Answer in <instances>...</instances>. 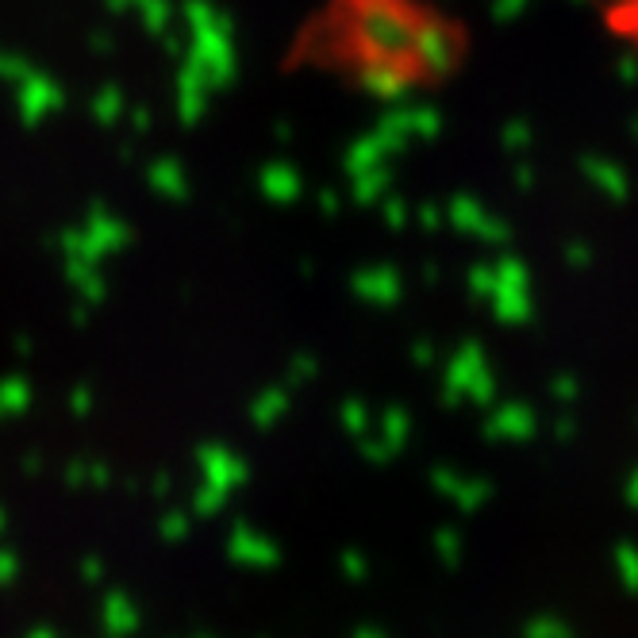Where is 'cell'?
Listing matches in <instances>:
<instances>
[{
  "label": "cell",
  "mask_w": 638,
  "mask_h": 638,
  "mask_svg": "<svg viewBox=\"0 0 638 638\" xmlns=\"http://www.w3.org/2000/svg\"><path fill=\"white\" fill-rule=\"evenodd\" d=\"M196 465H201L204 485L196 488L193 508L201 515H216L219 508L227 505V496L246 481V465H243V458H235L227 446H201V450H196Z\"/></svg>",
  "instance_id": "2"
},
{
  "label": "cell",
  "mask_w": 638,
  "mask_h": 638,
  "mask_svg": "<svg viewBox=\"0 0 638 638\" xmlns=\"http://www.w3.org/2000/svg\"><path fill=\"white\" fill-rule=\"evenodd\" d=\"M27 638H59V635H54V630H47V627H39V630H31Z\"/></svg>",
  "instance_id": "17"
},
{
  "label": "cell",
  "mask_w": 638,
  "mask_h": 638,
  "mask_svg": "<svg viewBox=\"0 0 638 638\" xmlns=\"http://www.w3.org/2000/svg\"><path fill=\"white\" fill-rule=\"evenodd\" d=\"M16 577H20V558H16V550H9V546H0V585H12Z\"/></svg>",
  "instance_id": "13"
},
{
  "label": "cell",
  "mask_w": 638,
  "mask_h": 638,
  "mask_svg": "<svg viewBox=\"0 0 638 638\" xmlns=\"http://www.w3.org/2000/svg\"><path fill=\"white\" fill-rule=\"evenodd\" d=\"M285 404H289V396L281 393V388H269L266 396H258V400H254L251 420L258 423V428H269V423H278V416L285 412Z\"/></svg>",
  "instance_id": "10"
},
{
  "label": "cell",
  "mask_w": 638,
  "mask_h": 638,
  "mask_svg": "<svg viewBox=\"0 0 638 638\" xmlns=\"http://www.w3.org/2000/svg\"><path fill=\"white\" fill-rule=\"evenodd\" d=\"M196 638H208V635H196Z\"/></svg>",
  "instance_id": "19"
},
{
  "label": "cell",
  "mask_w": 638,
  "mask_h": 638,
  "mask_svg": "<svg viewBox=\"0 0 638 638\" xmlns=\"http://www.w3.org/2000/svg\"><path fill=\"white\" fill-rule=\"evenodd\" d=\"M81 577L89 580V585H97V580L104 577V562H101V558H85V562H81Z\"/></svg>",
  "instance_id": "15"
},
{
  "label": "cell",
  "mask_w": 638,
  "mask_h": 638,
  "mask_svg": "<svg viewBox=\"0 0 638 638\" xmlns=\"http://www.w3.org/2000/svg\"><path fill=\"white\" fill-rule=\"evenodd\" d=\"M69 412H74V416H89V412H93V388L77 385L74 393H69Z\"/></svg>",
  "instance_id": "14"
},
{
  "label": "cell",
  "mask_w": 638,
  "mask_h": 638,
  "mask_svg": "<svg viewBox=\"0 0 638 638\" xmlns=\"http://www.w3.org/2000/svg\"><path fill=\"white\" fill-rule=\"evenodd\" d=\"M131 243V227L119 216H112L109 208L93 204L81 227L62 235V258H66V278L74 281L77 296H81L85 308H97V304L109 296V281H104L101 261L119 254Z\"/></svg>",
  "instance_id": "1"
},
{
  "label": "cell",
  "mask_w": 638,
  "mask_h": 638,
  "mask_svg": "<svg viewBox=\"0 0 638 638\" xmlns=\"http://www.w3.org/2000/svg\"><path fill=\"white\" fill-rule=\"evenodd\" d=\"M101 623L104 638H131L143 623V615H139V604L127 592H109L101 604Z\"/></svg>",
  "instance_id": "5"
},
{
  "label": "cell",
  "mask_w": 638,
  "mask_h": 638,
  "mask_svg": "<svg viewBox=\"0 0 638 638\" xmlns=\"http://www.w3.org/2000/svg\"><path fill=\"white\" fill-rule=\"evenodd\" d=\"M154 496H166L169 488H174V481H169V473H158V477H154Z\"/></svg>",
  "instance_id": "16"
},
{
  "label": "cell",
  "mask_w": 638,
  "mask_h": 638,
  "mask_svg": "<svg viewBox=\"0 0 638 638\" xmlns=\"http://www.w3.org/2000/svg\"><path fill=\"white\" fill-rule=\"evenodd\" d=\"M116 116H119V93L109 89V93L97 97V119H101V124H112Z\"/></svg>",
  "instance_id": "12"
},
{
  "label": "cell",
  "mask_w": 638,
  "mask_h": 638,
  "mask_svg": "<svg viewBox=\"0 0 638 638\" xmlns=\"http://www.w3.org/2000/svg\"><path fill=\"white\" fill-rule=\"evenodd\" d=\"M227 554L235 558V562H243V565H254V570L278 562L273 543H269L266 535H258V531H251L246 523H239V527L231 531V538H227Z\"/></svg>",
  "instance_id": "4"
},
{
  "label": "cell",
  "mask_w": 638,
  "mask_h": 638,
  "mask_svg": "<svg viewBox=\"0 0 638 638\" xmlns=\"http://www.w3.org/2000/svg\"><path fill=\"white\" fill-rule=\"evenodd\" d=\"M4 523H9V520H4V512H0V531H4Z\"/></svg>",
  "instance_id": "18"
},
{
  "label": "cell",
  "mask_w": 638,
  "mask_h": 638,
  "mask_svg": "<svg viewBox=\"0 0 638 638\" xmlns=\"http://www.w3.org/2000/svg\"><path fill=\"white\" fill-rule=\"evenodd\" d=\"M31 408V385L24 378L0 381V420H12V416H24Z\"/></svg>",
  "instance_id": "7"
},
{
  "label": "cell",
  "mask_w": 638,
  "mask_h": 638,
  "mask_svg": "<svg viewBox=\"0 0 638 638\" xmlns=\"http://www.w3.org/2000/svg\"><path fill=\"white\" fill-rule=\"evenodd\" d=\"M296 189H301V181H296V174H293V169H285V166H273V169H266V174H261V193H266V196H273V201H278V204L293 201V196H296Z\"/></svg>",
  "instance_id": "8"
},
{
  "label": "cell",
  "mask_w": 638,
  "mask_h": 638,
  "mask_svg": "<svg viewBox=\"0 0 638 638\" xmlns=\"http://www.w3.org/2000/svg\"><path fill=\"white\" fill-rule=\"evenodd\" d=\"M59 104H62L59 85L42 81V77H35L24 69V81H20V116H24L27 124H39L42 116L59 112Z\"/></svg>",
  "instance_id": "3"
},
{
  "label": "cell",
  "mask_w": 638,
  "mask_h": 638,
  "mask_svg": "<svg viewBox=\"0 0 638 638\" xmlns=\"http://www.w3.org/2000/svg\"><path fill=\"white\" fill-rule=\"evenodd\" d=\"M66 485H93V488H104L112 485V470L104 462H69L66 465Z\"/></svg>",
  "instance_id": "9"
},
{
  "label": "cell",
  "mask_w": 638,
  "mask_h": 638,
  "mask_svg": "<svg viewBox=\"0 0 638 638\" xmlns=\"http://www.w3.org/2000/svg\"><path fill=\"white\" fill-rule=\"evenodd\" d=\"M158 535L166 538V543H181V538L189 535V512H177V508H169V512L158 520Z\"/></svg>",
  "instance_id": "11"
},
{
  "label": "cell",
  "mask_w": 638,
  "mask_h": 638,
  "mask_svg": "<svg viewBox=\"0 0 638 638\" xmlns=\"http://www.w3.org/2000/svg\"><path fill=\"white\" fill-rule=\"evenodd\" d=\"M146 186H151L158 196H166V201H186V196H189L186 169L177 166V162H169V158L154 162L151 174H146Z\"/></svg>",
  "instance_id": "6"
}]
</instances>
